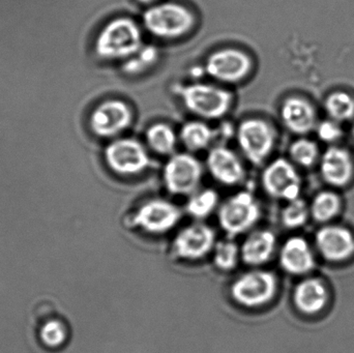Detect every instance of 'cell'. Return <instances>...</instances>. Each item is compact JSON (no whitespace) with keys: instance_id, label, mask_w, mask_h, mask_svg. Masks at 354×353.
<instances>
[{"instance_id":"cell-15","label":"cell","mask_w":354,"mask_h":353,"mask_svg":"<svg viewBox=\"0 0 354 353\" xmlns=\"http://www.w3.org/2000/svg\"><path fill=\"white\" fill-rule=\"evenodd\" d=\"M281 118L290 132L306 135L317 126L315 108L301 97H289L281 106Z\"/></svg>"},{"instance_id":"cell-25","label":"cell","mask_w":354,"mask_h":353,"mask_svg":"<svg viewBox=\"0 0 354 353\" xmlns=\"http://www.w3.org/2000/svg\"><path fill=\"white\" fill-rule=\"evenodd\" d=\"M214 267L222 271H231L236 269L241 259V248L232 238L216 242L212 250Z\"/></svg>"},{"instance_id":"cell-20","label":"cell","mask_w":354,"mask_h":353,"mask_svg":"<svg viewBox=\"0 0 354 353\" xmlns=\"http://www.w3.org/2000/svg\"><path fill=\"white\" fill-rule=\"evenodd\" d=\"M328 300V289L318 279H307L295 287L293 302L297 310L304 314L312 315L320 312Z\"/></svg>"},{"instance_id":"cell-6","label":"cell","mask_w":354,"mask_h":353,"mask_svg":"<svg viewBox=\"0 0 354 353\" xmlns=\"http://www.w3.org/2000/svg\"><path fill=\"white\" fill-rule=\"evenodd\" d=\"M103 157L113 173L126 178L143 173L151 164L147 147L134 138L114 139L105 147Z\"/></svg>"},{"instance_id":"cell-18","label":"cell","mask_w":354,"mask_h":353,"mask_svg":"<svg viewBox=\"0 0 354 353\" xmlns=\"http://www.w3.org/2000/svg\"><path fill=\"white\" fill-rule=\"evenodd\" d=\"M276 247L277 238L274 232L268 229L255 230L241 245V261L249 267H261L272 259Z\"/></svg>"},{"instance_id":"cell-33","label":"cell","mask_w":354,"mask_h":353,"mask_svg":"<svg viewBox=\"0 0 354 353\" xmlns=\"http://www.w3.org/2000/svg\"><path fill=\"white\" fill-rule=\"evenodd\" d=\"M353 137H354V124H353Z\"/></svg>"},{"instance_id":"cell-7","label":"cell","mask_w":354,"mask_h":353,"mask_svg":"<svg viewBox=\"0 0 354 353\" xmlns=\"http://www.w3.org/2000/svg\"><path fill=\"white\" fill-rule=\"evenodd\" d=\"M202 176V164L189 153H174L164 166V186L174 196H191L197 192Z\"/></svg>"},{"instance_id":"cell-19","label":"cell","mask_w":354,"mask_h":353,"mask_svg":"<svg viewBox=\"0 0 354 353\" xmlns=\"http://www.w3.org/2000/svg\"><path fill=\"white\" fill-rule=\"evenodd\" d=\"M280 265L291 275H304L314 267V256L309 244L304 238H289L280 250Z\"/></svg>"},{"instance_id":"cell-28","label":"cell","mask_w":354,"mask_h":353,"mask_svg":"<svg viewBox=\"0 0 354 353\" xmlns=\"http://www.w3.org/2000/svg\"><path fill=\"white\" fill-rule=\"evenodd\" d=\"M289 155L293 164L301 167H311L319 158V149L314 141L299 138L291 144Z\"/></svg>"},{"instance_id":"cell-22","label":"cell","mask_w":354,"mask_h":353,"mask_svg":"<svg viewBox=\"0 0 354 353\" xmlns=\"http://www.w3.org/2000/svg\"><path fill=\"white\" fill-rule=\"evenodd\" d=\"M214 139L212 128L205 122L193 120L183 124L179 132V140L189 153H197L209 146Z\"/></svg>"},{"instance_id":"cell-29","label":"cell","mask_w":354,"mask_h":353,"mask_svg":"<svg viewBox=\"0 0 354 353\" xmlns=\"http://www.w3.org/2000/svg\"><path fill=\"white\" fill-rule=\"evenodd\" d=\"M308 216H309L308 205L306 204L305 201L297 198L295 200L289 201L288 204L283 209L281 218L285 227L295 229L306 223Z\"/></svg>"},{"instance_id":"cell-24","label":"cell","mask_w":354,"mask_h":353,"mask_svg":"<svg viewBox=\"0 0 354 353\" xmlns=\"http://www.w3.org/2000/svg\"><path fill=\"white\" fill-rule=\"evenodd\" d=\"M218 205V195L212 189H204L189 196L185 211L197 221L209 217Z\"/></svg>"},{"instance_id":"cell-4","label":"cell","mask_w":354,"mask_h":353,"mask_svg":"<svg viewBox=\"0 0 354 353\" xmlns=\"http://www.w3.org/2000/svg\"><path fill=\"white\" fill-rule=\"evenodd\" d=\"M278 287V279L272 271L250 269L232 282L230 298L237 306L255 310L270 304L276 298Z\"/></svg>"},{"instance_id":"cell-16","label":"cell","mask_w":354,"mask_h":353,"mask_svg":"<svg viewBox=\"0 0 354 353\" xmlns=\"http://www.w3.org/2000/svg\"><path fill=\"white\" fill-rule=\"evenodd\" d=\"M318 250L326 260H346L354 253V238L349 230L338 226L322 228L316 236Z\"/></svg>"},{"instance_id":"cell-3","label":"cell","mask_w":354,"mask_h":353,"mask_svg":"<svg viewBox=\"0 0 354 353\" xmlns=\"http://www.w3.org/2000/svg\"><path fill=\"white\" fill-rule=\"evenodd\" d=\"M177 95L185 109L202 120H220L228 113L232 105L230 91L207 83L179 86Z\"/></svg>"},{"instance_id":"cell-8","label":"cell","mask_w":354,"mask_h":353,"mask_svg":"<svg viewBox=\"0 0 354 353\" xmlns=\"http://www.w3.org/2000/svg\"><path fill=\"white\" fill-rule=\"evenodd\" d=\"M237 144L248 161L261 165L272 153L276 143L272 126L261 118H248L239 124L236 132Z\"/></svg>"},{"instance_id":"cell-12","label":"cell","mask_w":354,"mask_h":353,"mask_svg":"<svg viewBox=\"0 0 354 353\" xmlns=\"http://www.w3.org/2000/svg\"><path fill=\"white\" fill-rule=\"evenodd\" d=\"M216 231L201 222L189 224L178 233L172 242L171 253L178 260L194 263L205 258L214 250Z\"/></svg>"},{"instance_id":"cell-31","label":"cell","mask_w":354,"mask_h":353,"mask_svg":"<svg viewBox=\"0 0 354 353\" xmlns=\"http://www.w3.org/2000/svg\"><path fill=\"white\" fill-rule=\"evenodd\" d=\"M315 128L320 140L326 143L337 142L343 135L342 128L336 120H324Z\"/></svg>"},{"instance_id":"cell-27","label":"cell","mask_w":354,"mask_h":353,"mask_svg":"<svg viewBox=\"0 0 354 353\" xmlns=\"http://www.w3.org/2000/svg\"><path fill=\"white\" fill-rule=\"evenodd\" d=\"M341 200L334 192L319 193L314 198L311 205V213L314 219L318 222H326L332 220L340 211Z\"/></svg>"},{"instance_id":"cell-26","label":"cell","mask_w":354,"mask_h":353,"mask_svg":"<svg viewBox=\"0 0 354 353\" xmlns=\"http://www.w3.org/2000/svg\"><path fill=\"white\" fill-rule=\"evenodd\" d=\"M324 107L330 120L336 122H348L354 117V99L344 91L328 95Z\"/></svg>"},{"instance_id":"cell-13","label":"cell","mask_w":354,"mask_h":353,"mask_svg":"<svg viewBox=\"0 0 354 353\" xmlns=\"http://www.w3.org/2000/svg\"><path fill=\"white\" fill-rule=\"evenodd\" d=\"M261 184L268 196L287 202L299 198L301 194V180L297 168L282 158L268 164L262 172Z\"/></svg>"},{"instance_id":"cell-32","label":"cell","mask_w":354,"mask_h":353,"mask_svg":"<svg viewBox=\"0 0 354 353\" xmlns=\"http://www.w3.org/2000/svg\"><path fill=\"white\" fill-rule=\"evenodd\" d=\"M140 4H145V6H153L158 0H136Z\"/></svg>"},{"instance_id":"cell-1","label":"cell","mask_w":354,"mask_h":353,"mask_svg":"<svg viewBox=\"0 0 354 353\" xmlns=\"http://www.w3.org/2000/svg\"><path fill=\"white\" fill-rule=\"evenodd\" d=\"M142 47L140 26L128 17H118L106 23L95 41V55L112 61L129 59Z\"/></svg>"},{"instance_id":"cell-23","label":"cell","mask_w":354,"mask_h":353,"mask_svg":"<svg viewBox=\"0 0 354 353\" xmlns=\"http://www.w3.org/2000/svg\"><path fill=\"white\" fill-rule=\"evenodd\" d=\"M145 139L149 149L160 155H174L178 140L174 128L164 122L151 124L145 133Z\"/></svg>"},{"instance_id":"cell-14","label":"cell","mask_w":354,"mask_h":353,"mask_svg":"<svg viewBox=\"0 0 354 353\" xmlns=\"http://www.w3.org/2000/svg\"><path fill=\"white\" fill-rule=\"evenodd\" d=\"M206 167L218 184L233 187L241 184L245 176V167L234 151L226 146L210 149L206 158Z\"/></svg>"},{"instance_id":"cell-17","label":"cell","mask_w":354,"mask_h":353,"mask_svg":"<svg viewBox=\"0 0 354 353\" xmlns=\"http://www.w3.org/2000/svg\"><path fill=\"white\" fill-rule=\"evenodd\" d=\"M322 178L328 184L343 187L353 180L354 164L351 153L342 147L332 146L320 161Z\"/></svg>"},{"instance_id":"cell-21","label":"cell","mask_w":354,"mask_h":353,"mask_svg":"<svg viewBox=\"0 0 354 353\" xmlns=\"http://www.w3.org/2000/svg\"><path fill=\"white\" fill-rule=\"evenodd\" d=\"M37 337L48 350H68L72 338L70 325L59 317L47 319L37 331Z\"/></svg>"},{"instance_id":"cell-11","label":"cell","mask_w":354,"mask_h":353,"mask_svg":"<svg viewBox=\"0 0 354 353\" xmlns=\"http://www.w3.org/2000/svg\"><path fill=\"white\" fill-rule=\"evenodd\" d=\"M253 68L252 58L235 48H223L206 58L204 70L218 82L235 84L245 80Z\"/></svg>"},{"instance_id":"cell-10","label":"cell","mask_w":354,"mask_h":353,"mask_svg":"<svg viewBox=\"0 0 354 353\" xmlns=\"http://www.w3.org/2000/svg\"><path fill=\"white\" fill-rule=\"evenodd\" d=\"M133 112L126 102L106 99L93 108L88 116V126L97 138L110 139L120 136L130 128Z\"/></svg>"},{"instance_id":"cell-2","label":"cell","mask_w":354,"mask_h":353,"mask_svg":"<svg viewBox=\"0 0 354 353\" xmlns=\"http://www.w3.org/2000/svg\"><path fill=\"white\" fill-rule=\"evenodd\" d=\"M142 21L147 32L160 39H180L191 32L196 24L193 12L174 1L149 6L143 12Z\"/></svg>"},{"instance_id":"cell-5","label":"cell","mask_w":354,"mask_h":353,"mask_svg":"<svg viewBox=\"0 0 354 353\" xmlns=\"http://www.w3.org/2000/svg\"><path fill=\"white\" fill-rule=\"evenodd\" d=\"M218 217L223 231L233 238L249 231L258 223L261 209L251 193L241 191L222 203Z\"/></svg>"},{"instance_id":"cell-30","label":"cell","mask_w":354,"mask_h":353,"mask_svg":"<svg viewBox=\"0 0 354 353\" xmlns=\"http://www.w3.org/2000/svg\"><path fill=\"white\" fill-rule=\"evenodd\" d=\"M158 59V51L156 48L147 46L141 48L138 53L129 58L124 64V70L129 74H139L153 66Z\"/></svg>"},{"instance_id":"cell-9","label":"cell","mask_w":354,"mask_h":353,"mask_svg":"<svg viewBox=\"0 0 354 353\" xmlns=\"http://www.w3.org/2000/svg\"><path fill=\"white\" fill-rule=\"evenodd\" d=\"M181 216L180 209L174 203L165 199H151L131 215L129 224L145 233L161 236L174 229L180 221Z\"/></svg>"}]
</instances>
